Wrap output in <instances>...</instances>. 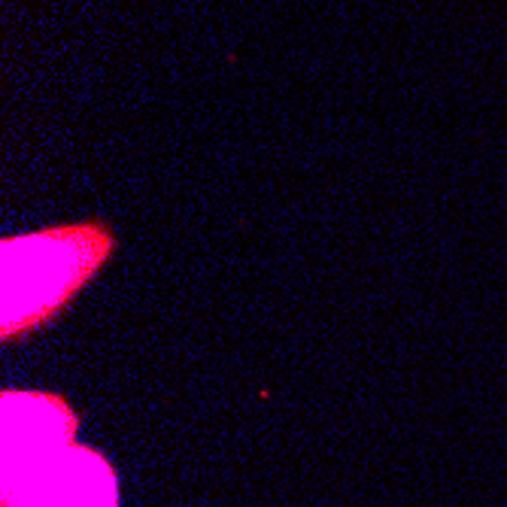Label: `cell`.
Here are the masks:
<instances>
[{"label": "cell", "instance_id": "obj_1", "mask_svg": "<svg viewBox=\"0 0 507 507\" xmlns=\"http://www.w3.org/2000/svg\"><path fill=\"white\" fill-rule=\"evenodd\" d=\"M103 225H70L4 240V337L46 322L107 262Z\"/></svg>", "mask_w": 507, "mask_h": 507}, {"label": "cell", "instance_id": "obj_2", "mask_svg": "<svg viewBox=\"0 0 507 507\" xmlns=\"http://www.w3.org/2000/svg\"><path fill=\"white\" fill-rule=\"evenodd\" d=\"M4 507H119V483L94 449L55 440L4 453Z\"/></svg>", "mask_w": 507, "mask_h": 507}]
</instances>
